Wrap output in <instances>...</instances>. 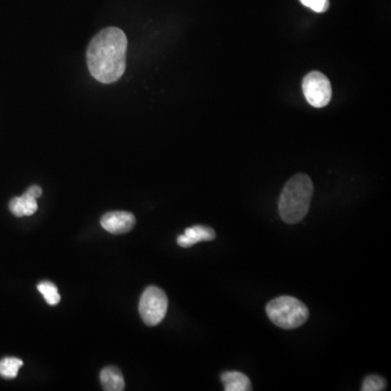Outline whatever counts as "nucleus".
I'll use <instances>...</instances> for the list:
<instances>
[{"mask_svg": "<svg viewBox=\"0 0 391 391\" xmlns=\"http://www.w3.org/2000/svg\"><path fill=\"white\" fill-rule=\"evenodd\" d=\"M127 38L117 28H103L88 48V65L92 78L111 84L122 78L126 67Z\"/></svg>", "mask_w": 391, "mask_h": 391, "instance_id": "nucleus-1", "label": "nucleus"}, {"mask_svg": "<svg viewBox=\"0 0 391 391\" xmlns=\"http://www.w3.org/2000/svg\"><path fill=\"white\" fill-rule=\"evenodd\" d=\"M313 192V183L307 174H296L286 183L278 202L279 215L285 223L301 222L309 212Z\"/></svg>", "mask_w": 391, "mask_h": 391, "instance_id": "nucleus-2", "label": "nucleus"}, {"mask_svg": "<svg viewBox=\"0 0 391 391\" xmlns=\"http://www.w3.org/2000/svg\"><path fill=\"white\" fill-rule=\"evenodd\" d=\"M267 313L272 323L283 329L301 326L309 319V309L303 302L294 297L283 296L271 300L267 306Z\"/></svg>", "mask_w": 391, "mask_h": 391, "instance_id": "nucleus-3", "label": "nucleus"}, {"mask_svg": "<svg viewBox=\"0 0 391 391\" xmlns=\"http://www.w3.org/2000/svg\"><path fill=\"white\" fill-rule=\"evenodd\" d=\"M169 301L163 289L149 286L142 292L140 300V313L144 324L156 326L160 324L167 314Z\"/></svg>", "mask_w": 391, "mask_h": 391, "instance_id": "nucleus-4", "label": "nucleus"}, {"mask_svg": "<svg viewBox=\"0 0 391 391\" xmlns=\"http://www.w3.org/2000/svg\"><path fill=\"white\" fill-rule=\"evenodd\" d=\"M302 92L308 103L314 108L326 107L333 95L331 82L319 71H312L304 76Z\"/></svg>", "mask_w": 391, "mask_h": 391, "instance_id": "nucleus-5", "label": "nucleus"}, {"mask_svg": "<svg viewBox=\"0 0 391 391\" xmlns=\"http://www.w3.org/2000/svg\"><path fill=\"white\" fill-rule=\"evenodd\" d=\"M42 190L38 185L31 186L21 197H15L9 203V209L15 217H30L38 210V199Z\"/></svg>", "mask_w": 391, "mask_h": 391, "instance_id": "nucleus-6", "label": "nucleus"}, {"mask_svg": "<svg viewBox=\"0 0 391 391\" xmlns=\"http://www.w3.org/2000/svg\"><path fill=\"white\" fill-rule=\"evenodd\" d=\"M101 226L111 234L120 235L130 232L135 226L136 219L130 212L115 211L106 213L101 217Z\"/></svg>", "mask_w": 391, "mask_h": 391, "instance_id": "nucleus-7", "label": "nucleus"}, {"mask_svg": "<svg viewBox=\"0 0 391 391\" xmlns=\"http://www.w3.org/2000/svg\"><path fill=\"white\" fill-rule=\"evenodd\" d=\"M215 240V229L205 225H196L185 229V233L177 238V244L183 248H190L201 242Z\"/></svg>", "mask_w": 391, "mask_h": 391, "instance_id": "nucleus-8", "label": "nucleus"}, {"mask_svg": "<svg viewBox=\"0 0 391 391\" xmlns=\"http://www.w3.org/2000/svg\"><path fill=\"white\" fill-rule=\"evenodd\" d=\"M221 381L226 391H250L252 389L251 381L247 375L240 372H224L221 375Z\"/></svg>", "mask_w": 391, "mask_h": 391, "instance_id": "nucleus-9", "label": "nucleus"}, {"mask_svg": "<svg viewBox=\"0 0 391 391\" xmlns=\"http://www.w3.org/2000/svg\"><path fill=\"white\" fill-rule=\"evenodd\" d=\"M100 381L103 390L122 391L125 388L124 377L122 372L115 367H108L100 373Z\"/></svg>", "mask_w": 391, "mask_h": 391, "instance_id": "nucleus-10", "label": "nucleus"}, {"mask_svg": "<svg viewBox=\"0 0 391 391\" xmlns=\"http://www.w3.org/2000/svg\"><path fill=\"white\" fill-rule=\"evenodd\" d=\"M22 365V360L18 358H5L0 360V376L6 379L15 378L18 376L19 369Z\"/></svg>", "mask_w": 391, "mask_h": 391, "instance_id": "nucleus-11", "label": "nucleus"}, {"mask_svg": "<svg viewBox=\"0 0 391 391\" xmlns=\"http://www.w3.org/2000/svg\"><path fill=\"white\" fill-rule=\"evenodd\" d=\"M38 289L50 306H56L60 302V294L58 292L57 286L53 283L42 282L38 285Z\"/></svg>", "mask_w": 391, "mask_h": 391, "instance_id": "nucleus-12", "label": "nucleus"}, {"mask_svg": "<svg viewBox=\"0 0 391 391\" xmlns=\"http://www.w3.org/2000/svg\"><path fill=\"white\" fill-rule=\"evenodd\" d=\"M387 388V381L378 375H369L364 379L362 391H381Z\"/></svg>", "mask_w": 391, "mask_h": 391, "instance_id": "nucleus-13", "label": "nucleus"}, {"mask_svg": "<svg viewBox=\"0 0 391 391\" xmlns=\"http://www.w3.org/2000/svg\"><path fill=\"white\" fill-rule=\"evenodd\" d=\"M300 3L310 8L314 13H323L328 10V0H300Z\"/></svg>", "mask_w": 391, "mask_h": 391, "instance_id": "nucleus-14", "label": "nucleus"}]
</instances>
